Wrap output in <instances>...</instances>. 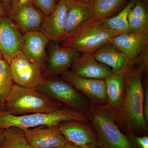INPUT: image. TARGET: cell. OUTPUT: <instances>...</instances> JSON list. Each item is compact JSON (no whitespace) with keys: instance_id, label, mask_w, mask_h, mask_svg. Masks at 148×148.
Returning a JSON list of instances; mask_svg holds the SVG:
<instances>
[{"instance_id":"cell-1","label":"cell","mask_w":148,"mask_h":148,"mask_svg":"<svg viewBox=\"0 0 148 148\" xmlns=\"http://www.w3.org/2000/svg\"><path fill=\"white\" fill-rule=\"evenodd\" d=\"M143 62L138 66L132 64L125 74V89L119 108L113 116L122 130L129 136L147 132L148 123L144 112V88L142 75L147 67Z\"/></svg>"},{"instance_id":"cell-2","label":"cell","mask_w":148,"mask_h":148,"mask_svg":"<svg viewBox=\"0 0 148 148\" xmlns=\"http://www.w3.org/2000/svg\"><path fill=\"white\" fill-rule=\"evenodd\" d=\"M95 130L96 143L101 148H138L130 137L122 131L114 119L112 110L108 105L91 104L89 116Z\"/></svg>"},{"instance_id":"cell-3","label":"cell","mask_w":148,"mask_h":148,"mask_svg":"<svg viewBox=\"0 0 148 148\" xmlns=\"http://www.w3.org/2000/svg\"><path fill=\"white\" fill-rule=\"evenodd\" d=\"M77 121L87 123L89 118L71 108H62L50 113H37L14 116L6 111L0 112V129L15 127L22 130L42 126H59L64 122Z\"/></svg>"},{"instance_id":"cell-4","label":"cell","mask_w":148,"mask_h":148,"mask_svg":"<svg viewBox=\"0 0 148 148\" xmlns=\"http://www.w3.org/2000/svg\"><path fill=\"white\" fill-rule=\"evenodd\" d=\"M5 102V111L14 116L52 112L62 108L61 103L38 89L17 84L12 86Z\"/></svg>"},{"instance_id":"cell-5","label":"cell","mask_w":148,"mask_h":148,"mask_svg":"<svg viewBox=\"0 0 148 148\" xmlns=\"http://www.w3.org/2000/svg\"><path fill=\"white\" fill-rule=\"evenodd\" d=\"M121 34L101 29L97 21L90 18L61 42L60 45L73 48L80 53H93Z\"/></svg>"},{"instance_id":"cell-6","label":"cell","mask_w":148,"mask_h":148,"mask_svg":"<svg viewBox=\"0 0 148 148\" xmlns=\"http://www.w3.org/2000/svg\"><path fill=\"white\" fill-rule=\"evenodd\" d=\"M40 92L69 108L79 111L89 117L91 103L73 86L62 79H45L38 88Z\"/></svg>"},{"instance_id":"cell-7","label":"cell","mask_w":148,"mask_h":148,"mask_svg":"<svg viewBox=\"0 0 148 148\" xmlns=\"http://www.w3.org/2000/svg\"><path fill=\"white\" fill-rule=\"evenodd\" d=\"M9 64L16 84L38 89L44 79L42 69L29 60L21 51L14 56Z\"/></svg>"},{"instance_id":"cell-8","label":"cell","mask_w":148,"mask_h":148,"mask_svg":"<svg viewBox=\"0 0 148 148\" xmlns=\"http://www.w3.org/2000/svg\"><path fill=\"white\" fill-rule=\"evenodd\" d=\"M49 43L43 75L53 77L61 75L71 68L80 53L73 48L63 47L58 43Z\"/></svg>"},{"instance_id":"cell-9","label":"cell","mask_w":148,"mask_h":148,"mask_svg":"<svg viewBox=\"0 0 148 148\" xmlns=\"http://www.w3.org/2000/svg\"><path fill=\"white\" fill-rule=\"evenodd\" d=\"M61 78L73 86L94 105L108 104L105 80L78 76L68 70L61 75Z\"/></svg>"},{"instance_id":"cell-10","label":"cell","mask_w":148,"mask_h":148,"mask_svg":"<svg viewBox=\"0 0 148 148\" xmlns=\"http://www.w3.org/2000/svg\"><path fill=\"white\" fill-rule=\"evenodd\" d=\"M24 34L8 16H0V52L10 64L16 53L22 51Z\"/></svg>"},{"instance_id":"cell-11","label":"cell","mask_w":148,"mask_h":148,"mask_svg":"<svg viewBox=\"0 0 148 148\" xmlns=\"http://www.w3.org/2000/svg\"><path fill=\"white\" fill-rule=\"evenodd\" d=\"M8 16L24 34L40 30L45 17L33 3L20 4L18 0L12 5Z\"/></svg>"},{"instance_id":"cell-12","label":"cell","mask_w":148,"mask_h":148,"mask_svg":"<svg viewBox=\"0 0 148 148\" xmlns=\"http://www.w3.org/2000/svg\"><path fill=\"white\" fill-rule=\"evenodd\" d=\"M148 36L138 33H122L110 40L112 44L123 53L131 64L135 63L145 52L147 48Z\"/></svg>"},{"instance_id":"cell-13","label":"cell","mask_w":148,"mask_h":148,"mask_svg":"<svg viewBox=\"0 0 148 148\" xmlns=\"http://www.w3.org/2000/svg\"><path fill=\"white\" fill-rule=\"evenodd\" d=\"M23 130L32 148H58L67 142L59 126H42Z\"/></svg>"},{"instance_id":"cell-14","label":"cell","mask_w":148,"mask_h":148,"mask_svg":"<svg viewBox=\"0 0 148 148\" xmlns=\"http://www.w3.org/2000/svg\"><path fill=\"white\" fill-rule=\"evenodd\" d=\"M49 42L47 37L40 30L26 32L24 34L21 51L29 60L43 71L46 48Z\"/></svg>"},{"instance_id":"cell-15","label":"cell","mask_w":148,"mask_h":148,"mask_svg":"<svg viewBox=\"0 0 148 148\" xmlns=\"http://www.w3.org/2000/svg\"><path fill=\"white\" fill-rule=\"evenodd\" d=\"M71 68L73 74L87 78L105 80L113 74L109 67L97 61L91 53L80 55Z\"/></svg>"},{"instance_id":"cell-16","label":"cell","mask_w":148,"mask_h":148,"mask_svg":"<svg viewBox=\"0 0 148 148\" xmlns=\"http://www.w3.org/2000/svg\"><path fill=\"white\" fill-rule=\"evenodd\" d=\"M67 1L61 0L49 15L45 16L40 29L50 41L61 43L64 39V28Z\"/></svg>"},{"instance_id":"cell-17","label":"cell","mask_w":148,"mask_h":148,"mask_svg":"<svg viewBox=\"0 0 148 148\" xmlns=\"http://www.w3.org/2000/svg\"><path fill=\"white\" fill-rule=\"evenodd\" d=\"M67 2L64 40L92 17L90 2L83 1Z\"/></svg>"},{"instance_id":"cell-18","label":"cell","mask_w":148,"mask_h":148,"mask_svg":"<svg viewBox=\"0 0 148 148\" xmlns=\"http://www.w3.org/2000/svg\"><path fill=\"white\" fill-rule=\"evenodd\" d=\"M95 59L109 67L115 75H125L132 65L122 53L108 43L93 53Z\"/></svg>"},{"instance_id":"cell-19","label":"cell","mask_w":148,"mask_h":148,"mask_svg":"<svg viewBox=\"0 0 148 148\" xmlns=\"http://www.w3.org/2000/svg\"><path fill=\"white\" fill-rule=\"evenodd\" d=\"M59 129L68 142L81 146L96 145L95 131L82 122L69 121L60 124Z\"/></svg>"},{"instance_id":"cell-20","label":"cell","mask_w":148,"mask_h":148,"mask_svg":"<svg viewBox=\"0 0 148 148\" xmlns=\"http://www.w3.org/2000/svg\"><path fill=\"white\" fill-rule=\"evenodd\" d=\"M107 90L108 105L115 112L121 103L125 89V74H113L105 80Z\"/></svg>"},{"instance_id":"cell-21","label":"cell","mask_w":148,"mask_h":148,"mask_svg":"<svg viewBox=\"0 0 148 148\" xmlns=\"http://www.w3.org/2000/svg\"><path fill=\"white\" fill-rule=\"evenodd\" d=\"M137 1L130 0L124 8L114 16L102 20H96L99 27L105 30L119 32L121 34L128 32L127 16Z\"/></svg>"},{"instance_id":"cell-22","label":"cell","mask_w":148,"mask_h":148,"mask_svg":"<svg viewBox=\"0 0 148 148\" xmlns=\"http://www.w3.org/2000/svg\"><path fill=\"white\" fill-rule=\"evenodd\" d=\"M129 32L148 36V14L147 8L141 0L137 2L127 16Z\"/></svg>"},{"instance_id":"cell-23","label":"cell","mask_w":148,"mask_h":148,"mask_svg":"<svg viewBox=\"0 0 148 148\" xmlns=\"http://www.w3.org/2000/svg\"><path fill=\"white\" fill-rule=\"evenodd\" d=\"M128 0H93L90 2L92 17L102 20L114 16L120 12Z\"/></svg>"},{"instance_id":"cell-24","label":"cell","mask_w":148,"mask_h":148,"mask_svg":"<svg viewBox=\"0 0 148 148\" xmlns=\"http://www.w3.org/2000/svg\"><path fill=\"white\" fill-rule=\"evenodd\" d=\"M0 148H32L25 138L23 130L12 127L4 130Z\"/></svg>"},{"instance_id":"cell-25","label":"cell","mask_w":148,"mask_h":148,"mask_svg":"<svg viewBox=\"0 0 148 148\" xmlns=\"http://www.w3.org/2000/svg\"><path fill=\"white\" fill-rule=\"evenodd\" d=\"M10 66L4 59L0 61V100L5 101L13 84Z\"/></svg>"},{"instance_id":"cell-26","label":"cell","mask_w":148,"mask_h":148,"mask_svg":"<svg viewBox=\"0 0 148 148\" xmlns=\"http://www.w3.org/2000/svg\"><path fill=\"white\" fill-rule=\"evenodd\" d=\"M32 3L45 16L49 15L56 6V0H32Z\"/></svg>"},{"instance_id":"cell-27","label":"cell","mask_w":148,"mask_h":148,"mask_svg":"<svg viewBox=\"0 0 148 148\" xmlns=\"http://www.w3.org/2000/svg\"><path fill=\"white\" fill-rule=\"evenodd\" d=\"M134 138V142L136 145H138L139 148H148V137L147 136L142 137L132 136Z\"/></svg>"},{"instance_id":"cell-28","label":"cell","mask_w":148,"mask_h":148,"mask_svg":"<svg viewBox=\"0 0 148 148\" xmlns=\"http://www.w3.org/2000/svg\"><path fill=\"white\" fill-rule=\"evenodd\" d=\"M144 112L146 121L148 123V88L147 86L144 88Z\"/></svg>"},{"instance_id":"cell-29","label":"cell","mask_w":148,"mask_h":148,"mask_svg":"<svg viewBox=\"0 0 148 148\" xmlns=\"http://www.w3.org/2000/svg\"><path fill=\"white\" fill-rule=\"evenodd\" d=\"M17 1L18 0H0L5 7L8 13V16L11 10L12 5Z\"/></svg>"},{"instance_id":"cell-30","label":"cell","mask_w":148,"mask_h":148,"mask_svg":"<svg viewBox=\"0 0 148 148\" xmlns=\"http://www.w3.org/2000/svg\"><path fill=\"white\" fill-rule=\"evenodd\" d=\"M88 146H81L77 145L75 144L68 142L65 143L63 146L58 148H88Z\"/></svg>"},{"instance_id":"cell-31","label":"cell","mask_w":148,"mask_h":148,"mask_svg":"<svg viewBox=\"0 0 148 148\" xmlns=\"http://www.w3.org/2000/svg\"><path fill=\"white\" fill-rule=\"evenodd\" d=\"M0 16H8V13L1 2L0 1Z\"/></svg>"},{"instance_id":"cell-32","label":"cell","mask_w":148,"mask_h":148,"mask_svg":"<svg viewBox=\"0 0 148 148\" xmlns=\"http://www.w3.org/2000/svg\"><path fill=\"white\" fill-rule=\"evenodd\" d=\"M6 106L5 102V101L0 100V112L5 111Z\"/></svg>"},{"instance_id":"cell-33","label":"cell","mask_w":148,"mask_h":148,"mask_svg":"<svg viewBox=\"0 0 148 148\" xmlns=\"http://www.w3.org/2000/svg\"><path fill=\"white\" fill-rule=\"evenodd\" d=\"M18 1L20 4H25L32 3V0H18Z\"/></svg>"},{"instance_id":"cell-34","label":"cell","mask_w":148,"mask_h":148,"mask_svg":"<svg viewBox=\"0 0 148 148\" xmlns=\"http://www.w3.org/2000/svg\"><path fill=\"white\" fill-rule=\"evenodd\" d=\"M4 130L0 129V146L2 143L3 138V132Z\"/></svg>"},{"instance_id":"cell-35","label":"cell","mask_w":148,"mask_h":148,"mask_svg":"<svg viewBox=\"0 0 148 148\" xmlns=\"http://www.w3.org/2000/svg\"><path fill=\"white\" fill-rule=\"evenodd\" d=\"M59 1H61V0H59ZM65 1H88V0H65Z\"/></svg>"},{"instance_id":"cell-36","label":"cell","mask_w":148,"mask_h":148,"mask_svg":"<svg viewBox=\"0 0 148 148\" xmlns=\"http://www.w3.org/2000/svg\"><path fill=\"white\" fill-rule=\"evenodd\" d=\"M88 148H97L95 147V145H91L89 146Z\"/></svg>"},{"instance_id":"cell-37","label":"cell","mask_w":148,"mask_h":148,"mask_svg":"<svg viewBox=\"0 0 148 148\" xmlns=\"http://www.w3.org/2000/svg\"><path fill=\"white\" fill-rule=\"evenodd\" d=\"M3 59L2 55L1 53L0 52V61H1V59Z\"/></svg>"},{"instance_id":"cell-38","label":"cell","mask_w":148,"mask_h":148,"mask_svg":"<svg viewBox=\"0 0 148 148\" xmlns=\"http://www.w3.org/2000/svg\"><path fill=\"white\" fill-rule=\"evenodd\" d=\"M88 1H89L91 2L93 0H88Z\"/></svg>"}]
</instances>
